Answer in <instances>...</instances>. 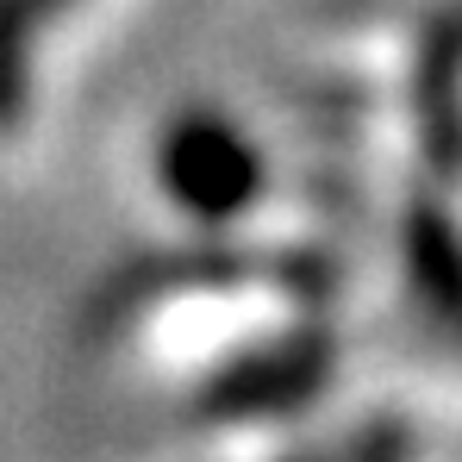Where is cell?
<instances>
[{"mask_svg": "<svg viewBox=\"0 0 462 462\" xmlns=\"http://www.w3.org/2000/svg\"><path fill=\"white\" fill-rule=\"evenodd\" d=\"M156 181L188 219H237L263 194V151L219 113H188L156 144Z\"/></svg>", "mask_w": 462, "mask_h": 462, "instance_id": "6da1fadb", "label": "cell"}, {"mask_svg": "<svg viewBox=\"0 0 462 462\" xmlns=\"http://www.w3.org/2000/svg\"><path fill=\"white\" fill-rule=\"evenodd\" d=\"M331 382V337L325 331H294L282 344H263V350H244L237 363H226L200 406L219 412V419H269V412H288V406H307L319 387Z\"/></svg>", "mask_w": 462, "mask_h": 462, "instance_id": "7a4b0ae2", "label": "cell"}, {"mask_svg": "<svg viewBox=\"0 0 462 462\" xmlns=\"http://www.w3.org/2000/svg\"><path fill=\"white\" fill-rule=\"evenodd\" d=\"M400 256H406L412 294L431 307V319H457V231H450V213L419 200L400 226Z\"/></svg>", "mask_w": 462, "mask_h": 462, "instance_id": "3957f363", "label": "cell"}, {"mask_svg": "<svg viewBox=\"0 0 462 462\" xmlns=\"http://www.w3.org/2000/svg\"><path fill=\"white\" fill-rule=\"evenodd\" d=\"M32 38L38 19L19 0H0V132H19L32 106Z\"/></svg>", "mask_w": 462, "mask_h": 462, "instance_id": "277c9868", "label": "cell"}, {"mask_svg": "<svg viewBox=\"0 0 462 462\" xmlns=\"http://www.w3.org/2000/svg\"><path fill=\"white\" fill-rule=\"evenodd\" d=\"M450 81H457V44H450V19H438L431 25V57H425V119H431V156H438V169H450V119H457V94H450Z\"/></svg>", "mask_w": 462, "mask_h": 462, "instance_id": "5b68a950", "label": "cell"}, {"mask_svg": "<svg viewBox=\"0 0 462 462\" xmlns=\"http://www.w3.org/2000/svg\"><path fill=\"white\" fill-rule=\"evenodd\" d=\"M19 6H25V13H32V19H38V25H44V19H51V13H63V6H69V0H19Z\"/></svg>", "mask_w": 462, "mask_h": 462, "instance_id": "8992f818", "label": "cell"}]
</instances>
